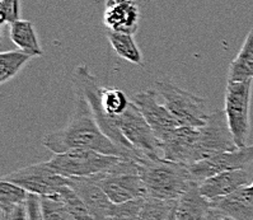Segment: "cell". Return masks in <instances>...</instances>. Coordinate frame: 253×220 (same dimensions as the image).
Returning a JSON list of instances; mask_svg holds the SVG:
<instances>
[{
  "label": "cell",
  "instance_id": "33",
  "mask_svg": "<svg viewBox=\"0 0 253 220\" xmlns=\"http://www.w3.org/2000/svg\"><path fill=\"white\" fill-rule=\"evenodd\" d=\"M248 191H250V193L253 196V183H251L250 186H248Z\"/></svg>",
  "mask_w": 253,
  "mask_h": 220
},
{
  "label": "cell",
  "instance_id": "25",
  "mask_svg": "<svg viewBox=\"0 0 253 220\" xmlns=\"http://www.w3.org/2000/svg\"><path fill=\"white\" fill-rule=\"evenodd\" d=\"M60 197L65 202L72 220H94L90 211L85 206L82 199L78 196L70 186H66L60 192Z\"/></svg>",
  "mask_w": 253,
  "mask_h": 220
},
{
  "label": "cell",
  "instance_id": "16",
  "mask_svg": "<svg viewBox=\"0 0 253 220\" xmlns=\"http://www.w3.org/2000/svg\"><path fill=\"white\" fill-rule=\"evenodd\" d=\"M244 186H250V175L247 170H237L209 177L200 183V191L211 201L230 195Z\"/></svg>",
  "mask_w": 253,
  "mask_h": 220
},
{
  "label": "cell",
  "instance_id": "17",
  "mask_svg": "<svg viewBox=\"0 0 253 220\" xmlns=\"http://www.w3.org/2000/svg\"><path fill=\"white\" fill-rule=\"evenodd\" d=\"M211 208L234 220H253V196L248 191V186L230 195L211 200Z\"/></svg>",
  "mask_w": 253,
  "mask_h": 220
},
{
  "label": "cell",
  "instance_id": "13",
  "mask_svg": "<svg viewBox=\"0 0 253 220\" xmlns=\"http://www.w3.org/2000/svg\"><path fill=\"white\" fill-rule=\"evenodd\" d=\"M70 187L85 204L94 220H108L113 210V204L103 188L99 186L95 176L83 178H69Z\"/></svg>",
  "mask_w": 253,
  "mask_h": 220
},
{
  "label": "cell",
  "instance_id": "29",
  "mask_svg": "<svg viewBox=\"0 0 253 220\" xmlns=\"http://www.w3.org/2000/svg\"><path fill=\"white\" fill-rule=\"evenodd\" d=\"M26 205H27L28 220H45L43 211H42L41 196L35 193H28Z\"/></svg>",
  "mask_w": 253,
  "mask_h": 220
},
{
  "label": "cell",
  "instance_id": "30",
  "mask_svg": "<svg viewBox=\"0 0 253 220\" xmlns=\"http://www.w3.org/2000/svg\"><path fill=\"white\" fill-rule=\"evenodd\" d=\"M1 220H28L26 202L1 211Z\"/></svg>",
  "mask_w": 253,
  "mask_h": 220
},
{
  "label": "cell",
  "instance_id": "18",
  "mask_svg": "<svg viewBox=\"0 0 253 220\" xmlns=\"http://www.w3.org/2000/svg\"><path fill=\"white\" fill-rule=\"evenodd\" d=\"M211 209V201L201 193L199 182H194L177 200V220H204Z\"/></svg>",
  "mask_w": 253,
  "mask_h": 220
},
{
  "label": "cell",
  "instance_id": "23",
  "mask_svg": "<svg viewBox=\"0 0 253 220\" xmlns=\"http://www.w3.org/2000/svg\"><path fill=\"white\" fill-rule=\"evenodd\" d=\"M177 205V200H161L146 196L139 214V220H168Z\"/></svg>",
  "mask_w": 253,
  "mask_h": 220
},
{
  "label": "cell",
  "instance_id": "10",
  "mask_svg": "<svg viewBox=\"0 0 253 220\" xmlns=\"http://www.w3.org/2000/svg\"><path fill=\"white\" fill-rule=\"evenodd\" d=\"M238 148L224 110L215 111L209 115L205 125L199 128L195 163L221 153L233 152Z\"/></svg>",
  "mask_w": 253,
  "mask_h": 220
},
{
  "label": "cell",
  "instance_id": "20",
  "mask_svg": "<svg viewBox=\"0 0 253 220\" xmlns=\"http://www.w3.org/2000/svg\"><path fill=\"white\" fill-rule=\"evenodd\" d=\"M253 79V28L248 32L241 51L232 60L228 69V82Z\"/></svg>",
  "mask_w": 253,
  "mask_h": 220
},
{
  "label": "cell",
  "instance_id": "5",
  "mask_svg": "<svg viewBox=\"0 0 253 220\" xmlns=\"http://www.w3.org/2000/svg\"><path fill=\"white\" fill-rule=\"evenodd\" d=\"M153 89L179 126L199 129L205 125L210 113L206 112L204 98L168 81L157 82Z\"/></svg>",
  "mask_w": 253,
  "mask_h": 220
},
{
  "label": "cell",
  "instance_id": "19",
  "mask_svg": "<svg viewBox=\"0 0 253 220\" xmlns=\"http://www.w3.org/2000/svg\"><path fill=\"white\" fill-rule=\"evenodd\" d=\"M9 37L10 41L18 47V50L23 51L26 54L32 55L33 57L41 56L43 54L35 26L31 21L19 19L10 24Z\"/></svg>",
  "mask_w": 253,
  "mask_h": 220
},
{
  "label": "cell",
  "instance_id": "3",
  "mask_svg": "<svg viewBox=\"0 0 253 220\" xmlns=\"http://www.w3.org/2000/svg\"><path fill=\"white\" fill-rule=\"evenodd\" d=\"M72 83L73 87H74V92L82 93L85 97L86 102L89 103L90 111H92L95 121H97V124H98L104 134L107 135L113 143L117 144L120 148H122L131 157H134L135 159L140 157L141 154L135 152V149L132 148L131 144L128 143L127 140L124 137V135L121 134V131L117 128L115 120L106 115L101 101L102 84L99 83V81L94 75L90 74V72L85 65H78L74 69V72L72 74Z\"/></svg>",
  "mask_w": 253,
  "mask_h": 220
},
{
  "label": "cell",
  "instance_id": "7",
  "mask_svg": "<svg viewBox=\"0 0 253 220\" xmlns=\"http://www.w3.org/2000/svg\"><path fill=\"white\" fill-rule=\"evenodd\" d=\"M253 79L243 82H226L224 112L239 148L247 145L250 132V104Z\"/></svg>",
  "mask_w": 253,
  "mask_h": 220
},
{
  "label": "cell",
  "instance_id": "34",
  "mask_svg": "<svg viewBox=\"0 0 253 220\" xmlns=\"http://www.w3.org/2000/svg\"><path fill=\"white\" fill-rule=\"evenodd\" d=\"M220 220H234V219H232V218H226V217H221V218H220Z\"/></svg>",
  "mask_w": 253,
  "mask_h": 220
},
{
  "label": "cell",
  "instance_id": "15",
  "mask_svg": "<svg viewBox=\"0 0 253 220\" xmlns=\"http://www.w3.org/2000/svg\"><path fill=\"white\" fill-rule=\"evenodd\" d=\"M199 129L179 126L162 143L163 158L168 161L191 166L195 163Z\"/></svg>",
  "mask_w": 253,
  "mask_h": 220
},
{
  "label": "cell",
  "instance_id": "27",
  "mask_svg": "<svg viewBox=\"0 0 253 220\" xmlns=\"http://www.w3.org/2000/svg\"><path fill=\"white\" fill-rule=\"evenodd\" d=\"M41 204L45 220H72L65 202L60 197V195L42 196Z\"/></svg>",
  "mask_w": 253,
  "mask_h": 220
},
{
  "label": "cell",
  "instance_id": "8",
  "mask_svg": "<svg viewBox=\"0 0 253 220\" xmlns=\"http://www.w3.org/2000/svg\"><path fill=\"white\" fill-rule=\"evenodd\" d=\"M1 179L12 182L28 193H35L41 197L60 195L64 187L70 186L69 178L52 170L48 162L19 168L14 172L3 176Z\"/></svg>",
  "mask_w": 253,
  "mask_h": 220
},
{
  "label": "cell",
  "instance_id": "32",
  "mask_svg": "<svg viewBox=\"0 0 253 220\" xmlns=\"http://www.w3.org/2000/svg\"><path fill=\"white\" fill-rule=\"evenodd\" d=\"M177 206V205H176ZM168 220H177V215H176V208H174V210L172 211V214H170L169 219Z\"/></svg>",
  "mask_w": 253,
  "mask_h": 220
},
{
  "label": "cell",
  "instance_id": "1",
  "mask_svg": "<svg viewBox=\"0 0 253 220\" xmlns=\"http://www.w3.org/2000/svg\"><path fill=\"white\" fill-rule=\"evenodd\" d=\"M42 145L54 154H61L73 149H89L102 154L135 159L101 130L89 103L79 92H75V106L68 124L60 130L46 134L42 139Z\"/></svg>",
  "mask_w": 253,
  "mask_h": 220
},
{
  "label": "cell",
  "instance_id": "26",
  "mask_svg": "<svg viewBox=\"0 0 253 220\" xmlns=\"http://www.w3.org/2000/svg\"><path fill=\"white\" fill-rule=\"evenodd\" d=\"M28 192L17 184L8 181H0V210H8L10 208L27 201Z\"/></svg>",
  "mask_w": 253,
  "mask_h": 220
},
{
  "label": "cell",
  "instance_id": "12",
  "mask_svg": "<svg viewBox=\"0 0 253 220\" xmlns=\"http://www.w3.org/2000/svg\"><path fill=\"white\" fill-rule=\"evenodd\" d=\"M253 163V145H246L233 152H225L191 164L190 171L194 179L199 183L209 177L229 171L247 170Z\"/></svg>",
  "mask_w": 253,
  "mask_h": 220
},
{
  "label": "cell",
  "instance_id": "21",
  "mask_svg": "<svg viewBox=\"0 0 253 220\" xmlns=\"http://www.w3.org/2000/svg\"><path fill=\"white\" fill-rule=\"evenodd\" d=\"M107 39L111 47L121 59L135 65H143L144 57L140 48L135 41L134 35L126 32L107 31Z\"/></svg>",
  "mask_w": 253,
  "mask_h": 220
},
{
  "label": "cell",
  "instance_id": "22",
  "mask_svg": "<svg viewBox=\"0 0 253 220\" xmlns=\"http://www.w3.org/2000/svg\"><path fill=\"white\" fill-rule=\"evenodd\" d=\"M32 59V55L21 50L3 51L0 54V84L12 81Z\"/></svg>",
  "mask_w": 253,
  "mask_h": 220
},
{
  "label": "cell",
  "instance_id": "6",
  "mask_svg": "<svg viewBox=\"0 0 253 220\" xmlns=\"http://www.w3.org/2000/svg\"><path fill=\"white\" fill-rule=\"evenodd\" d=\"M120 157L102 154L89 149H73L55 154L48 162L50 167L66 178H83L99 175L112 168Z\"/></svg>",
  "mask_w": 253,
  "mask_h": 220
},
{
  "label": "cell",
  "instance_id": "14",
  "mask_svg": "<svg viewBox=\"0 0 253 220\" xmlns=\"http://www.w3.org/2000/svg\"><path fill=\"white\" fill-rule=\"evenodd\" d=\"M102 19L108 31L135 35L139 27L140 8L136 0H106Z\"/></svg>",
  "mask_w": 253,
  "mask_h": 220
},
{
  "label": "cell",
  "instance_id": "28",
  "mask_svg": "<svg viewBox=\"0 0 253 220\" xmlns=\"http://www.w3.org/2000/svg\"><path fill=\"white\" fill-rule=\"evenodd\" d=\"M21 19V0H0V24H12Z\"/></svg>",
  "mask_w": 253,
  "mask_h": 220
},
{
  "label": "cell",
  "instance_id": "9",
  "mask_svg": "<svg viewBox=\"0 0 253 220\" xmlns=\"http://www.w3.org/2000/svg\"><path fill=\"white\" fill-rule=\"evenodd\" d=\"M113 120L135 152L152 158H163L162 141L154 134L134 102L131 101L127 110L120 116L113 117Z\"/></svg>",
  "mask_w": 253,
  "mask_h": 220
},
{
  "label": "cell",
  "instance_id": "11",
  "mask_svg": "<svg viewBox=\"0 0 253 220\" xmlns=\"http://www.w3.org/2000/svg\"><path fill=\"white\" fill-rule=\"evenodd\" d=\"M132 102L162 143L167 140L177 128H179L174 117L161 101L158 93L153 88L136 93L132 97Z\"/></svg>",
  "mask_w": 253,
  "mask_h": 220
},
{
  "label": "cell",
  "instance_id": "24",
  "mask_svg": "<svg viewBox=\"0 0 253 220\" xmlns=\"http://www.w3.org/2000/svg\"><path fill=\"white\" fill-rule=\"evenodd\" d=\"M101 101L104 112L111 119L120 116L121 113L125 112L131 103V101H128L127 95L121 89L103 86L101 89Z\"/></svg>",
  "mask_w": 253,
  "mask_h": 220
},
{
  "label": "cell",
  "instance_id": "31",
  "mask_svg": "<svg viewBox=\"0 0 253 220\" xmlns=\"http://www.w3.org/2000/svg\"><path fill=\"white\" fill-rule=\"evenodd\" d=\"M221 217H224V215H221L217 210H214V209H211V211L209 213L208 217H206L204 220H220Z\"/></svg>",
  "mask_w": 253,
  "mask_h": 220
},
{
  "label": "cell",
  "instance_id": "2",
  "mask_svg": "<svg viewBox=\"0 0 253 220\" xmlns=\"http://www.w3.org/2000/svg\"><path fill=\"white\" fill-rule=\"evenodd\" d=\"M148 196L161 200H178L196 182L190 167L164 158L141 155L135 159Z\"/></svg>",
  "mask_w": 253,
  "mask_h": 220
},
{
  "label": "cell",
  "instance_id": "4",
  "mask_svg": "<svg viewBox=\"0 0 253 220\" xmlns=\"http://www.w3.org/2000/svg\"><path fill=\"white\" fill-rule=\"evenodd\" d=\"M95 178L113 204H125L148 196L135 159L120 158L112 168L95 175Z\"/></svg>",
  "mask_w": 253,
  "mask_h": 220
}]
</instances>
